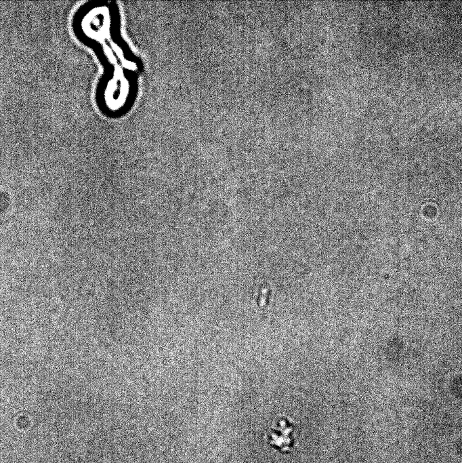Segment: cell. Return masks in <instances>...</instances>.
I'll list each match as a JSON object with an SVG mask.
<instances>
[{
    "label": "cell",
    "instance_id": "cell-1",
    "mask_svg": "<svg viewBox=\"0 0 462 463\" xmlns=\"http://www.w3.org/2000/svg\"><path fill=\"white\" fill-rule=\"evenodd\" d=\"M266 442L271 448L282 454H288L296 447L295 429L288 420H281L266 435Z\"/></svg>",
    "mask_w": 462,
    "mask_h": 463
}]
</instances>
